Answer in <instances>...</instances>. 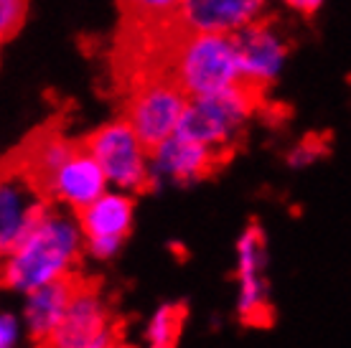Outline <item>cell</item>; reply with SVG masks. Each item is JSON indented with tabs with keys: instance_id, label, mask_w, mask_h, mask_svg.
<instances>
[{
	"instance_id": "obj_1",
	"label": "cell",
	"mask_w": 351,
	"mask_h": 348,
	"mask_svg": "<svg viewBox=\"0 0 351 348\" xmlns=\"http://www.w3.org/2000/svg\"><path fill=\"white\" fill-rule=\"evenodd\" d=\"M51 203H36L23 214L21 227L3 247V288L34 293L66 270L80 267V244L74 229L49 211Z\"/></svg>"
},
{
	"instance_id": "obj_2",
	"label": "cell",
	"mask_w": 351,
	"mask_h": 348,
	"mask_svg": "<svg viewBox=\"0 0 351 348\" xmlns=\"http://www.w3.org/2000/svg\"><path fill=\"white\" fill-rule=\"evenodd\" d=\"M64 127H66L64 117H51L28 132L3 158V183L21 181L46 203L56 201L59 175L77 148V140L66 138Z\"/></svg>"
},
{
	"instance_id": "obj_3",
	"label": "cell",
	"mask_w": 351,
	"mask_h": 348,
	"mask_svg": "<svg viewBox=\"0 0 351 348\" xmlns=\"http://www.w3.org/2000/svg\"><path fill=\"white\" fill-rule=\"evenodd\" d=\"M191 97L173 82H145L123 97V120L130 125L148 158L178 130Z\"/></svg>"
},
{
	"instance_id": "obj_4",
	"label": "cell",
	"mask_w": 351,
	"mask_h": 348,
	"mask_svg": "<svg viewBox=\"0 0 351 348\" xmlns=\"http://www.w3.org/2000/svg\"><path fill=\"white\" fill-rule=\"evenodd\" d=\"M242 74L234 41L229 34L193 31L178 59V84L191 99L229 89Z\"/></svg>"
},
{
	"instance_id": "obj_5",
	"label": "cell",
	"mask_w": 351,
	"mask_h": 348,
	"mask_svg": "<svg viewBox=\"0 0 351 348\" xmlns=\"http://www.w3.org/2000/svg\"><path fill=\"white\" fill-rule=\"evenodd\" d=\"M84 142L92 150V156L99 160L107 181H114L120 188L135 193H150L156 188V181L145 168L148 156H145L135 130L123 117L84 135Z\"/></svg>"
},
{
	"instance_id": "obj_6",
	"label": "cell",
	"mask_w": 351,
	"mask_h": 348,
	"mask_svg": "<svg viewBox=\"0 0 351 348\" xmlns=\"http://www.w3.org/2000/svg\"><path fill=\"white\" fill-rule=\"evenodd\" d=\"M82 234L87 236L89 252L97 260L112 257L132 232V199L120 193H102L89 206L74 211Z\"/></svg>"
},
{
	"instance_id": "obj_7",
	"label": "cell",
	"mask_w": 351,
	"mask_h": 348,
	"mask_svg": "<svg viewBox=\"0 0 351 348\" xmlns=\"http://www.w3.org/2000/svg\"><path fill=\"white\" fill-rule=\"evenodd\" d=\"M99 288H102V279L97 277L95 282L69 305V310L64 313L59 325H56L44 340H38L36 346L87 348L89 343H95L99 336H105L112 323H110V310H105L102 303H99Z\"/></svg>"
},
{
	"instance_id": "obj_8",
	"label": "cell",
	"mask_w": 351,
	"mask_h": 348,
	"mask_svg": "<svg viewBox=\"0 0 351 348\" xmlns=\"http://www.w3.org/2000/svg\"><path fill=\"white\" fill-rule=\"evenodd\" d=\"M95 279L97 277H84L80 272V267H77V270H66L64 275H59L56 279L46 282L41 288H36L26 305L31 338H34L36 343L44 340L46 336L59 325L64 313L69 310V305L74 303Z\"/></svg>"
},
{
	"instance_id": "obj_9",
	"label": "cell",
	"mask_w": 351,
	"mask_h": 348,
	"mask_svg": "<svg viewBox=\"0 0 351 348\" xmlns=\"http://www.w3.org/2000/svg\"><path fill=\"white\" fill-rule=\"evenodd\" d=\"M237 148H217V145H204L196 140L173 135L163 142V148L156 153V163L160 171H166L176 181H204L219 173L227 166Z\"/></svg>"
},
{
	"instance_id": "obj_10",
	"label": "cell",
	"mask_w": 351,
	"mask_h": 348,
	"mask_svg": "<svg viewBox=\"0 0 351 348\" xmlns=\"http://www.w3.org/2000/svg\"><path fill=\"white\" fill-rule=\"evenodd\" d=\"M232 41L237 49L239 66L245 77H252L263 84H270L272 77L280 69V61L285 56V46L272 31L270 21H252L239 31H232Z\"/></svg>"
},
{
	"instance_id": "obj_11",
	"label": "cell",
	"mask_w": 351,
	"mask_h": 348,
	"mask_svg": "<svg viewBox=\"0 0 351 348\" xmlns=\"http://www.w3.org/2000/svg\"><path fill=\"white\" fill-rule=\"evenodd\" d=\"M105 181L107 175L99 166V160L92 156L84 138H80L77 148H74L62 175H59L56 201H66L71 209L80 211L105 193Z\"/></svg>"
},
{
	"instance_id": "obj_12",
	"label": "cell",
	"mask_w": 351,
	"mask_h": 348,
	"mask_svg": "<svg viewBox=\"0 0 351 348\" xmlns=\"http://www.w3.org/2000/svg\"><path fill=\"white\" fill-rule=\"evenodd\" d=\"M265 0H184L181 16L193 31L232 34L257 21Z\"/></svg>"
},
{
	"instance_id": "obj_13",
	"label": "cell",
	"mask_w": 351,
	"mask_h": 348,
	"mask_svg": "<svg viewBox=\"0 0 351 348\" xmlns=\"http://www.w3.org/2000/svg\"><path fill=\"white\" fill-rule=\"evenodd\" d=\"M186 315H189L186 303L163 305L148 328L150 346H171V348L178 346V336H181Z\"/></svg>"
},
{
	"instance_id": "obj_14",
	"label": "cell",
	"mask_w": 351,
	"mask_h": 348,
	"mask_svg": "<svg viewBox=\"0 0 351 348\" xmlns=\"http://www.w3.org/2000/svg\"><path fill=\"white\" fill-rule=\"evenodd\" d=\"M184 0H117L123 18H163L181 13Z\"/></svg>"
},
{
	"instance_id": "obj_15",
	"label": "cell",
	"mask_w": 351,
	"mask_h": 348,
	"mask_svg": "<svg viewBox=\"0 0 351 348\" xmlns=\"http://www.w3.org/2000/svg\"><path fill=\"white\" fill-rule=\"evenodd\" d=\"M28 13V0H0V36L10 41L21 31Z\"/></svg>"
},
{
	"instance_id": "obj_16",
	"label": "cell",
	"mask_w": 351,
	"mask_h": 348,
	"mask_svg": "<svg viewBox=\"0 0 351 348\" xmlns=\"http://www.w3.org/2000/svg\"><path fill=\"white\" fill-rule=\"evenodd\" d=\"M321 153H326V142L318 138V135H308L298 145V150L290 156V163H293V166H300V163H308V160L318 158Z\"/></svg>"
},
{
	"instance_id": "obj_17",
	"label": "cell",
	"mask_w": 351,
	"mask_h": 348,
	"mask_svg": "<svg viewBox=\"0 0 351 348\" xmlns=\"http://www.w3.org/2000/svg\"><path fill=\"white\" fill-rule=\"evenodd\" d=\"M0 328H3V336H0V348H10L13 338H16V323L10 315H3V323H0Z\"/></svg>"
},
{
	"instance_id": "obj_18",
	"label": "cell",
	"mask_w": 351,
	"mask_h": 348,
	"mask_svg": "<svg viewBox=\"0 0 351 348\" xmlns=\"http://www.w3.org/2000/svg\"><path fill=\"white\" fill-rule=\"evenodd\" d=\"M290 5H295V8H300L303 13H313V10L318 8V3L321 0H288Z\"/></svg>"
},
{
	"instance_id": "obj_19",
	"label": "cell",
	"mask_w": 351,
	"mask_h": 348,
	"mask_svg": "<svg viewBox=\"0 0 351 348\" xmlns=\"http://www.w3.org/2000/svg\"><path fill=\"white\" fill-rule=\"evenodd\" d=\"M36 348H41V346H36Z\"/></svg>"
}]
</instances>
